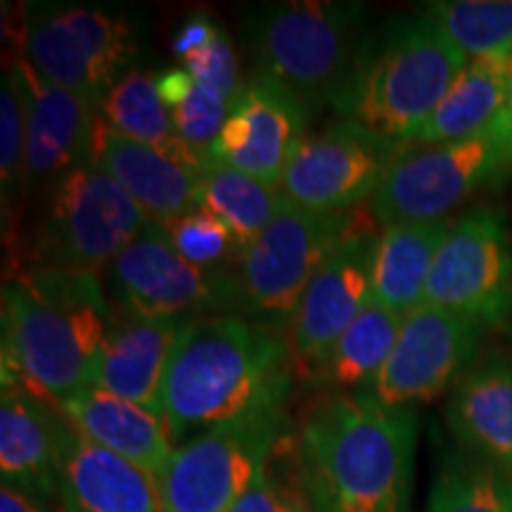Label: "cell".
<instances>
[{"label":"cell","instance_id":"cell-8","mask_svg":"<svg viewBox=\"0 0 512 512\" xmlns=\"http://www.w3.org/2000/svg\"><path fill=\"white\" fill-rule=\"evenodd\" d=\"M351 211H311L287 202L233 264L235 306L245 318L287 332L306 287L347 230Z\"/></svg>","mask_w":512,"mask_h":512},{"label":"cell","instance_id":"cell-15","mask_svg":"<svg viewBox=\"0 0 512 512\" xmlns=\"http://www.w3.org/2000/svg\"><path fill=\"white\" fill-rule=\"evenodd\" d=\"M110 287L117 311L147 318H197V313L235 306L230 273L190 266L155 221L112 261Z\"/></svg>","mask_w":512,"mask_h":512},{"label":"cell","instance_id":"cell-17","mask_svg":"<svg viewBox=\"0 0 512 512\" xmlns=\"http://www.w3.org/2000/svg\"><path fill=\"white\" fill-rule=\"evenodd\" d=\"M12 69L24 105L29 185L43 183L48 188L69 171L91 164L100 107L43 79L22 57H15Z\"/></svg>","mask_w":512,"mask_h":512},{"label":"cell","instance_id":"cell-28","mask_svg":"<svg viewBox=\"0 0 512 512\" xmlns=\"http://www.w3.org/2000/svg\"><path fill=\"white\" fill-rule=\"evenodd\" d=\"M285 204L278 185H268L209 159L197 183V207L226 223L242 247L259 238Z\"/></svg>","mask_w":512,"mask_h":512},{"label":"cell","instance_id":"cell-6","mask_svg":"<svg viewBox=\"0 0 512 512\" xmlns=\"http://www.w3.org/2000/svg\"><path fill=\"white\" fill-rule=\"evenodd\" d=\"M15 43L43 79L102 105L138 60V27L124 10L88 3H29Z\"/></svg>","mask_w":512,"mask_h":512},{"label":"cell","instance_id":"cell-14","mask_svg":"<svg viewBox=\"0 0 512 512\" xmlns=\"http://www.w3.org/2000/svg\"><path fill=\"white\" fill-rule=\"evenodd\" d=\"M484 325L437 306L422 304L403 318L396 344L373 384L389 408H408L439 399L477 363Z\"/></svg>","mask_w":512,"mask_h":512},{"label":"cell","instance_id":"cell-35","mask_svg":"<svg viewBox=\"0 0 512 512\" xmlns=\"http://www.w3.org/2000/svg\"><path fill=\"white\" fill-rule=\"evenodd\" d=\"M275 479H278L280 496H283L285 512H323L311 494V486L306 482L299 446H294L290 437H283L268 458Z\"/></svg>","mask_w":512,"mask_h":512},{"label":"cell","instance_id":"cell-39","mask_svg":"<svg viewBox=\"0 0 512 512\" xmlns=\"http://www.w3.org/2000/svg\"><path fill=\"white\" fill-rule=\"evenodd\" d=\"M0 512H62L60 505L53 501H43V498L29 496L24 491L3 486L0 489Z\"/></svg>","mask_w":512,"mask_h":512},{"label":"cell","instance_id":"cell-13","mask_svg":"<svg viewBox=\"0 0 512 512\" xmlns=\"http://www.w3.org/2000/svg\"><path fill=\"white\" fill-rule=\"evenodd\" d=\"M403 143L342 119L304 136L278 188L287 202L311 211H349L373 200Z\"/></svg>","mask_w":512,"mask_h":512},{"label":"cell","instance_id":"cell-3","mask_svg":"<svg viewBox=\"0 0 512 512\" xmlns=\"http://www.w3.org/2000/svg\"><path fill=\"white\" fill-rule=\"evenodd\" d=\"M418 418L373 392H332L299 430L306 482L323 512H408Z\"/></svg>","mask_w":512,"mask_h":512},{"label":"cell","instance_id":"cell-18","mask_svg":"<svg viewBox=\"0 0 512 512\" xmlns=\"http://www.w3.org/2000/svg\"><path fill=\"white\" fill-rule=\"evenodd\" d=\"M69 420L53 403L24 387H3L0 396V472L3 486L53 501L60 486Z\"/></svg>","mask_w":512,"mask_h":512},{"label":"cell","instance_id":"cell-38","mask_svg":"<svg viewBox=\"0 0 512 512\" xmlns=\"http://www.w3.org/2000/svg\"><path fill=\"white\" fill-rule=\"evenodd\" d=\"M155 76L159 98H162L166 107H169V112H174L178 105H183V102L190 98V93L195 91V79H192V74L183 67L164 69V72H159Z\"/></svg>","mask_w":512,"mask_h":512},{"label":"cell","instance_id":"cell-34","mask_svg":"<svg viewBox=\"0 0 512 512\" xmlns=\"http://www.w3.org/2000/svg\"><path fill=\"white\" fill-rule=\"evenodd\" d=\"M183 69H188L197 86L209 88L219 93L230 105H235L238 95L245 83H240L238 74V57H235L233 41L226 34V29H219L214 41L207 48L197 50L181 60Z\"/></svg>","mask_w":512,"mask_h":512},{"label":"cell","instance_id":"cell-12","mask_svg":"<svg viewBox=\"0 0 512 512\" xmlns=\"http://www.w3.org/2000/svg\"><path fill=\"white\" fill-rule=\"evenodd\" d=\"M370 216V209L368 214L351 211L347 230L313 275L287 328L292 366L299 368V375L309 377L358 313L373 302V261L380 235Z\"/></svg>","mask_w":512,"mask_h":512},{"label":"cell","instance_id":"cell-1","mask_svg":"<svg viewBox=\"0 0 512 512\" xmlns=\"http://www.w3.org/2000/svg\"><path fill=\"white\" fill-rule=\"evenodd\" d=\"M290 356L283 332L245 316L209 313L185 320L162 384L174 444L283 411L292 384Z\"/></svg>","mask_w":512,"mask_h":512},{"label":"cell","instance_id":"cell-30","mask_svg":"<svg viewBox=\"0 0 512 512\" xmlns=\"http://www.w3.org/2000/svg\"><path fill=\"white\" fill-rule=\"evenodd\" d=\"M430 512H512V472L467 453L446 458L432 486Z\"/></svg>","mask_w":512,"mask_h":512},{"label":"cell","instance_id":"cell-33","mask_svg":"<svg viewBox=\"0 0 512 512\" xmlns=\"http://www.w3.org/2000/svg\"><path fill=\"white\" fill-rule=\"evenodd\" d=\"M230 110H233V105L226 98L195 83V91L190 93V98L183 105H178L171 112V119H174L178 138L192 152L207 157L209 147L219 138Z\"/></svg>","mask_w":512,"mask_h":512},{"label":"cell","instance_id":"cell-24","mask_svg":"<svg viewBox=\"0 0 512 512\" xmlns=\"http://www.w3.org/2000/svg\"><path fill=\"white\" fill-rule=\"evenodd\" d=\"M512 91V55L467 60L451 91L408 143L434 145L472 138L494 124Z\"/></svg>","mask_w":512,"mask_h":512},{"label":"cell","instance_id":"cell-9","mask_svg":"<svg viewBox=\"0 0 512 512\" xmlns=\"http://www.w3.org/2000/svg\"><path fill=\"white\" fill-rule=\"evenodd\" d=\"M147 214L117 181L86 164L46 188L29 266L98 275L143 233Z\"/></svg>","mask_w":512,"mask_h":512},{"label":"cell","instance_id":"cell-10","mask_svg":"<svg viewBox=\"0 0 512 512\" xmlns=\"http://www.w3.org/2000/svg\"><path fill=\"white\" fill-rule=\"evenodd\" d=\"M283 411L183 441L159 479L164 512H230L278 446Z\"/></svg>","mask_w":512,"mask_h":512},{"label":"cell","instance_id":"cell-37","mask_svg":"<svg viewBox=\"0 0 512 512\" xmlns=\"http://www.w3.org/2000/svg\"><path fill=\"white\" fill-rule=\"evenodd\" d=\"M219 24L211 19L207 12L202 10H195L192 15H188L183 19V24L178 27L176 36H174V43H171V48H174V53L185 60V57L197 53V50L207 48L211 41H214V36L219 34Z\"/></svg>","mask_w":512,"mask_h":512},{"label":"cell","instance_id":"cell-29","mask_svg":"<svg viewBox=\"0 0 512 512\" xmlns=\"http://www.w3.org/2000/svg\"><path fill=\"white\" fill-rule=\"evenodd\" d=\"M425 17L467 60L512 55V0H439Z\"/></svg>","mask_w":512,"mask_h":512},{"label":"cell","instance_id":"cell-27","mask_svg":"<svg viewBox=\"0 0 512 512\" xmlns=\"http://www.w3.org/2000/svg\"><path fill=\"white\" fill-rule=\"evenodd\" d=\"M401 313L370 302L358 313L347 332L337 339L328 356L313 368L309 380L335 392H373L377 375L392 354L403 325Z\"/></svg>","mask_w":512,"mask_h":512},{"label":"cell","instance_id":"cell-4","mask_svg":"<svg viewBox=\"0 0 512 512\" xmlns=\"http://www.w3.org/2000/svg\"><path fill=\"white\" fill-rule=\"evenodd\" d=\"M467 57L425 15L366 34L335 110L377 136L408 143L463 72Z\"/></svg>","mask_w":512,"mask_h":512},{"label":"cell","instance_id":"cell-19","mask_svg":"<svg viewBox=\"0 0 512 512\" xmlns=\"http://www.w3.org/2000/svg\"><path fill=\"white\" fill-rule=\"evenodd\" d=\"M446 425L467 456L512 472V356L491 351L451 389Z\"/></svg>","mask_w":512,"mask_h":512},{"label":"cell","instance_id":"cell-20","mask_svg":"<svg viewBox=\"0 0 512 512\" xmlns=\"http://www.w3.org/2000/svg\"><path fill=\"white\" fill-rule=\"evenodd\" d=\"M185 320L188 318H147L114 311L95 387L136 403L166 422L164 373Z\"/></svg>","mask_w":512,"mask_h":512},{"label":"cell","instance_id":"cell-40","mask_svg":"<svg viewBox=\"0 0 512 512\" xmlns=\"http://www.w3.org/2000/svg\"><path fill=\"white\" fill-rule=\"evenodd\" d=\"M510 337H512V325H510Z\"/></svg>","mask_w":512,"mask_h":512},{"label":"cell","instance_id":"cell-36","mask_svg":"<svg viewBox=\"0 0 512 512\" xmlns=\"http://www.w3.org/2000/svg\"><path fill=\"white\" fill-rule=\"evenodd\" d=\"M230 512H285L278 479H275L271 465L266 463L256 472L252 484L247 486V491Z\"/></svg>","mask_w":512,"mask_h":512},{"label":"cell","instance_id":"cell-23","mask_svg":"<svg viewBox=\"0 0 512 512\" xmlns=\"http://www.w3.org/2000/svg\"><path fill=\"white\" fill-rule=\"evenodd\" d=\"M57 408L88 441L138 465L155 482L162 479L176 448L169 425L157 415L98 387L69 396Z\"/></svg>","mask_w":512,"mask_h":512},{"label":"cell","instance_id":"cell-21","mask_svg":"<svg viewBox=\"0 0 512 512\" xmlns=\"http://www.w3.org/2000/svg\"><path fill=\"white\" fill-rule=\"evenodd\" d=\"M91 166L124 188L147 219L164 223L197 207L200 171L190 169L155 147L119 136L98 121Z\"/></svg>","mask_w":512,"mask_h":512},{"label":"cell","instance_id":"cell-26","mask_svg":"<svg viewBox=\"0 0 512 512\" xmlns=\"http://www.w3.org/2000/svg\"><path fill=\"white\" fill-rule=\"evenodd\" d=\"M100 121L119 136L155 147L200 174L207 164V157L192 152L178 138L169 107L159 98L157 76L143 72V69L136 67L133 72H128L105 95L100 105Z\"/></svg>","mask_w":512,"mask_h":512},{"label":"cell","instance_id":"cell-25","mask_svg":"<svg viewBox=\"0 0 512 512\" xmlns=\"http://www.w3.org/2000/svg\"><path fill=\"white\" fill-rule=\"evenodd\" d=\"M451 219L432 223H394L380 230L373 261V302L411 313L425 304L427 280Z\"/></svg>","mask_w":512,"mask_h":512},{"label":"cell","instance_id":"cell-5","mask_svg":"<svg viewBox=\"0 0 512 512\" xmlns=\"http://www.w3.org/2000/svg\"><path fill=\"white\" fill-rule=\"evenodd\" d=\"M361 3L287 0L256 5L245 15L252 76L273 83L309 112L339 100L354 74L363 41Z\"/></svg>","mask_w":512,"mask_h":512},{"label":"cell","instance_id":"cell-7","mask_svg":"<svg viewBox=\"0 0 512 512\" xmlns=\"http://www.w3.org/2000/svg\"><path fill=\"white\" fill-rule=\"evenodd\" d=\"M510 171L512 140L494 124L453 143H403L368 209L382 228L446 221L458 204Z\"/></svg>","mask_w":512,"mask_h":512},{"label":"cell","instance_id":"cell-31","mask_svg":"<svg viewBox=\"0 0 512 512\" xmlns=\"http://www.w3.org/2000/svg\"><path fill=\"white\" fill-rule=\"evenodd\" d=\"M29 190L27 136H24V105L15 69H3L0 88V195H3V235L15 249L19 204Z\"/></svg>","mask_w":512,"mask_h":512},{"label":"cell","instance_id":"cell-11","mask_svg":"<svg viewBox=\"0 0 512 512\" xmlns=\"http://www.w3.org/2000/svg\"><path fill=\"white\" fill-rule=\"evenodd\" d=\"M425 304L484 325L512 313V230L496 207H475L451 221L430 280Z\"/></svg>","mask_w":512,"mask_h":512},{"label":"cell","instance_id":"cell-2","mask_svg":"<svg viewBox=\"0 0 512 512\" xmlns=\"http://www.w3.org/2000/svg\"><path fill=\"white\" fill-rule=\"evenodd\" d=\"M3 387L57 408L98 384L114 311L100 275L24 266L3 283Z\"/></svg>","mask_w":512,"mask_h":512},{"label":"cell","instance_id":"cell-22","mask_svg":"<svg viewBox=\"0 0 512 512\" xmlns=\"http://www.w3.org/2000/svg\"><path fill=\"white\" fill-rule=\"evenodd\" d=\"M62 512H164L155 479L69 427L57 486Z\"/></svg>","mask_w":512,"mask_h":512},{"label":"cell","instance_id":"cell-32","mask_svg":"<svg viewBox=\"0 0 512 512\" xmlns=\"http://www.w3.org/2000/svg\"><path fill=\"white\" fill-rule=\"evenodd\" d=\"M166 240L188 261L190 266L207 273H226L223 266L235 264L242 245L226 223L209 214L207 209L195 207L188 214L164 223Z\"/></svg>","mask_w":512,"mask_h":512},{"label":"cell","instance_id":"cell-16","mask_svg":"<svg viewBox=\"0 0 512 512\" xmlns=\"http://www.w3.org/2000/svg\"><path fill=\"white\" fill-rule=\"evenodd\" d=\"M309 112L273 83L249 76L207 159L278 185L304 140Z\"/></svg>","mask_w":512,"mask_h":512}]
</instances>
